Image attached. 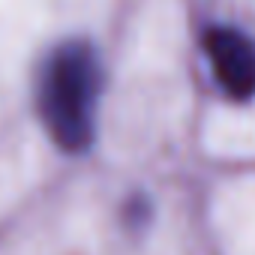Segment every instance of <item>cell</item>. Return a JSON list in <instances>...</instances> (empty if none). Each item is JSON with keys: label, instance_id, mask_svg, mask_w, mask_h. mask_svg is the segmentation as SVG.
I'll use <instances>...</instances> for the list:
<instances>
[{"label": "cell", "instance_id": "obj_1", "mask_svg": "<svg viewBox=\"0 0 255 255\" xmlns=\"http://www.w3.org/2000/svg\"><path fill=\"white\" fill-rule=\"evenodd\" d=\"M102 57L87 39L57 42L39 63L36 111L48 138L66 153L90 150L102 99Z\"/></svg>", "mask_w": 255, "mask_h": 255}, {"label": "cell", "instance_id": "obj_2", "mask_svg": "<svg viewBox=\"0 0 255 255\" xmlns=\"http://www.w3.org/2000/svg\"><path fill=\"white\" fill-rule=\"evenodd\" d=\"M204 51L219 87L234 99L255 93V42L234 27H213L204 36Z\"/></svg>", "mask_w": 255, "mask_h": 255}]
</instances>
